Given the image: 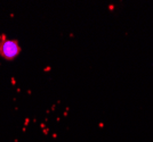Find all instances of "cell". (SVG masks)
Masks as SVG:
<instances>
[{
	"mask_svg": "<svg viewBox=\"0 0 153 142\" xmlns=\"http://www.w3.org/2000/svg\"><path fill=\"white\" fill-rule=\"evenodd\" d=\"M22 52V47L16 39L6 35L0 38V57L7 61H13Z\"/></svg>",
	"mask_w": 153,
	"mask_h": 142,
	"instance_id": "1",
	"label": "cell"
}]
</instances>
